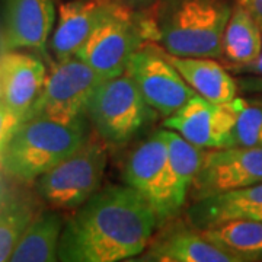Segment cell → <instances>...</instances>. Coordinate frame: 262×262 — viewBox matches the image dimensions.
I'll return each mask as SVG.
<instances>
[{
    "label": "cell",
    "instance_id": "cell-17",
    "mask_svg": "<svg viewBox=\"0 0 262 262\" xmlns=\"http://www.w3.org/2000/svg\"><path fill=\"white\" fill-rule=\"evenodd\" d=\"M169 61L178 70L196 95L211 102H229L237 96V82L229 69L210 57H178L166 53Z\"/></svg>",
    "mask_w": 262,
    "mask_h": 262
},
{
    "label": "cell",
    "instance_id": "cell-8",
    "mask_svg": "<svg viewBox=\"0 0 262 262\" xmlns=\"http://www.w3.org/2000/svg\"><path fill=\"white\" fill-rule=\"evenodd\" d=\"M102 80L77 56L54 61L28 117L39 115L60 122L75 121L86 115L91 96Z\"/></svg>",
    "mask_w": 262,
    "mask_h": 262
},
{
    "label": "cell",
    "instance_id": "cell-13",
    "mask_svg": "<svg viewBox=\"0 0 262 262\" xmlns=\"http://www.w3.org/2000/svg\"><path fill=\"white\" fill-rule=\"evenodd\" d=\"M47 69L39 57L16 50L0 54V99L24 121L37 102Z\"/></svg>",
    "mask_w": 262,
    "mask_h": 262
},
{
    "label": "cell",
    "instance_id": "cell-5",
    "mask_svg": "<svg viewBox=\"0 0 262 262\" xmlns=\"http://www.w3.org/2000/svg\"><path fill=\"white\" fill-rule=\"evenodd\" d=\"M155 20L133 13L121 2H114L106 15L76 56L105 79L127 73L133 54L155 38Z\"/></svg>",
    "mask_w": 262,
    "mask_h": 262
},
{
    "label": "cell",
    "instance_id": "cell-28",
    "mask_svg": "<svg viewBox=\"0 0 262 262\" xmlns=\"http://www.w3.org/2000/svg\"><path fill=\"white\" fill-rule=\"evenodd\" d=\"M120 2L127 5L131 9H140V8H146V6L151 5L155 0H120Z\"/></svg>",
    "mask_w": 262,
    "mask_h": 262
},
{
    "label": "cell",
    "instance_id": "cell-12",
    "mask_svg": "<svg viewBox=\"0 0 262 262\" xmlns=\"http://www.w3.org/2000/svg\"><path fill=\"white\" fill-rule=\"evenodd\" d=\"M54 19L53 0H6L0 27V50L44 51Z\"/></svg>",
    "mask_w": 262,
    "mask_h": 262
},
{
    "label": "cell",
    "instance_id": "cell-24",
    "mask_svg": "<svg viewBox=\"0 0 262 262\" xmlns=\"http://www.w3.org/2000/svg\"><path fill=\"white\" fill-rule=\"evenodd\" d=\"M19 122L20 120L0 99V158Z\"/></svg>",
    "mask_w": 262,
    "mask_h": 262
},
{
    "label": "cell",
    "instance_id": "cell-27",
    "mask_svg": "<svg viewBox=\"0 0 262 262\" xmlns=\"http://www.w3.org/2000/svg\"><path fill=\"white\" fill-rule=\"evenodd\" d=\"M237 84L241 86V89L245 92H252V94H262V77H255V76H249L246 79L239 80Z\"/></svg>",
    "mask_w": 262,
    "mask_h": 262
},
{
    "label": "cell",
    "instance_id": "cell-10",
    "mask_svg": "<svg viewBox=\"0 0 262 262\" xmlns=\"http://www.w3.org/2000/svg\"><path fill=\"white\" fill-rule=\"evenodd\" d=\"M127 73L147 103L162 117L177 113L196 95L169 61L166 53L151 44H144L133 54Z\"/></svg>",
    "mask_w": 262,
    "mask_h": 262
},
{
    "label": "cell",
    "instance_id": "cell-15",
    "mask_svg": "<svg viewBox=\"0 0 262 262\" xmlns=\"http://www.w3.org/2000/svg\"><path fill=\"white\" fill-rule=\"evenodd\" d=\"M191 226V225H189ZM137 261L143 262H236L230 253L207 241L194 226H172L155 241Z\"/></svg>",
    "mask_w": 262,
    "mask_h": 262
},
{
    "label": "cell",
    "instance_id": "cell-25",
    "mask_svg": "<svg viewBox=\"0 0 262 262\" xmlns=\"http://www.w3.org/2000/svg\"><path fill=\"white\" fill-rule=\"evenodd\" d=\"M229 70H232L236 75L255 76V77H262V48L259 56L253 60L252 63L244 66H226Z\"/></svg>",
    "mask_w": 262,
    "mask_h": 262
},
{
    "label": "cell",
    "instance_id": "cell-23",
    "mask_svg": "<svg viewBox=\"0 0 262 262\" xmlns=\"http://www.w3.org/2000/svg\"><path fill=\"white\" fill-rule=\"evenodd\" d=\"M232 146L262 147V101L245 99L234 125Z\"/></svg>",
    "mask_w": 262,
    "mask_h": 262
},
{
    "label": "cell",
    "instance_id": "cell-22",
    "mask_svg": "<svg viewBox=\"0 0 262 262\" xmlns=\"http://www.w3.org/2000/svg\"><path fill=\"white\" fill-rule=\"evenodd\" d=\"M38 213L34 200L16 194L0 208V262L9 261L19 239Z\"/></svg>",
    "mask_w": 262,
    "mask_h": 262
},
{
    "label": "cell",
    "instance_id": "cell-14",
    "mask_svg": "<svg viewBox=\"0 0 262 262\" xmlns=\"http://www.w3.org/2000/svg\"><path fill=\"white\" fill-rule=\"evenodd\" d=\"M111 5L113 0H69L58 5V20L50 41L56 61L77 54Z\"/></svg>",
    "mask_w": 262,
    "mask_h": 262
},
{
    "label": "cell",
    "instance_id": "cell-21",
    "mask_svg": "<svg viewBox=\"0 0 262 262\" xmlns=\"http://www.w3.org/2000/svg\"><path fill=\"white\" fill-rule=\"evenodd\" d=\"M166 130L169 147V163L177 184V196L181 207L185 206L187 196L191 191L192 182L206 155V149H201L195 144L189 143L181 134L175 131Z\"/></svg>",
    "mask_w": 262,
    "mask_h": 262
},
{
    "label": "cell",
    "instance_id": "cell-18",
    "mask_svg": "<svg viewBox=\"0 0 262 262\" xmlns=\"http://www.w3.org/2000/svg\"><path fill=\"white\" fill-rule=\"evenodd\" d=\"M60 213L53 210L39 211L29 223L10 255L12 262L58 261L60 239L64 229Z\"/></svg>",
    "mask_w": 262,
    "mask_h": 262
},
{
    "label": "cell",
    "instance_id": "cell-9",
    "mask_svg": "<svg viewBox=\"0 0 262 262\" xmlns=\"http://www.w3.org/2000/svg\"><path fill=\"white\" fill-rule=\"evenodd\" d=\"M244 98L229 102H211L195 95L177 113L163 121V128L181 134L201 149H222L232 146V137Z\"/></svg>",
    "mask_w": 262,
    "mask_h": 262
},
{
    "label": "cell",
    "instance_id": "cell-6",
    "mask_svg": "<svg viewBox=\"0 0 262 262\" xmlns=\"http://www.w3.org/2000/svg\"><path fill=\"white\" fill-rule=\"evenodd\" d=\"M108 165L106 144L89 140L37 178L38 196L54 210H77L101 189Z\"/></svg>",
    "mask_w": 262,
    "mask_h": 262
},
{
    "label": "cell",
    "instance_id": "cell-26",
    "mask_svg": "<svg viewBox=\"0 0 262 262\" xmlns=\"http://www.w3.org/2000/svg\"><path fill=\"white\" fill-rule=\"evenodd\" d=\"M234 3L241 5L245 10H248L262 29V0H234Z\"/></svg>",
    "mask_w": 262,
    "mask_h": 262
},
{
    "label": "cell",
    "instance_id": "cell-11",
    "mask_svg": "<svg viewBox=\"0 0 262 262\" xmlns=\"http://www.w3.org/2000/svg\"><path fill=\"white\" fill-rule=\"evenodd\" d=\"M262 182V147L230 146L206 150L191 187L194 201Z\"/></svg>",
    "mask_w": 262,
    "mask_h": 262
},
{
    "label": "cell",
    "instance_id": "cell-3",
    "mask_svg": "<svg viewBox=\"0 0 262 262\" xmlns=\"http://www.w3.org/2000/svg\"><path fill=\"white\" fill-rule=\"evenodd\" d=\"M232 10L227 0H168L155 20V39L170 56L222 58Z\"/></svg>",
    "mask_w": 262,
    "mask_h": 262
},
{
    "label": "cell",
    "instance_id": "cell-20",
    "mask_svg": "<svg viewBox=\"0 0 262 262\" xmlns=\"http://www.w3.org/2000/svg\"><path fill=\"white\" fill-rule=\"evenodd\" d=\"M262 48V29L248 10L234 3L223 37V54L227 66L252 63Z\"/></svg>",
    "mask_w": 262,
    "mask_h": 262
},
{
    "label": "cell",
    "instance_id": "cell-4",
    "mask_svg": "<svg viewBox=\"0 0 262 262\" xmlns=\"http://www.w3.org/2000/svg\"><path fill=\"white\" fill-rule=\"evenodd\" d=\"M156 115L128 73L102 80L86 108L96 134L111 147L128 144Z\"/></svg>",
    "mask_w": 262,
    "mask_h": 262
},
{
    "label": "cell",
    "instance_id": "cell-7",
    "mask_svg": "<svg viewBox=\"0 0 262 262\" xmlns=\"http://www.w3.org/2000/svg\"><path fill=\"white\" fill-rule=\"evenodd\" d=\"M122 179L149 203L158 225L173 219L181 211L177 184L169 163L166 130H158L136 146L122 169Z\"/></svg>",
    "mask_w": 262,
    "mask_h": 262
},
{
    "label": "cell",
    "instance_id": "cell-19",
    "mask_svg": "<svg viewBox=\"0 0 262 262\" xmlns=\"http://www.w3.org/2000/svg\"><path fill=\"white\" fill-rule=\"evenodd\" d=\"M217 248L230 253L236 262L262 259V220L233 219L200 229Z\"/></svg>",
    "mask_w": 262,
    "mask_h": 262
},
{
    "label": "cell",
    "instance_id": "cell-16",
    "mask_svg": "<svg viewBox=\"0 0 262 262\" xmlns=\"http://www.w3.org/2000/svg\"><path fill=\"white\" fill-rule=\"evenodd\" d=\"M188 223L204 229L225 220H262V182L195 200L187 211Z\"/></svg>",
    "mask_w": 262,
    "mask_h": 262
},
{
    "label": "cell",
    "instance_id": "cell-29",
    "mask_svg": "<svg viewBox=\"0 0 262 262\" xmlns=\"http://www.w3.org/2000/svg\"><path fill=\"white\" fill-rule=\"evenodd\" d=\"M12 195H13V194H12L9 189L6 188L5 182H3L2 178H0V208L5 206V203H6Z\"/></svg>",
    "mask_w": 262,
    "mask_h": 262
},
{
    "label": "cell",
    "instance_id": "cell-1",
    "mask_svg": "<svg viewBox=\"0 0 262 262\" xmlns=\"http://www.w3.org/2000/svg\"><path fill=\"white\" fill-rule=\"evenodd\" d=\"M158 217L146 198L125 185H108L66 222L58 261L117 262L136 259L149 246Z\"/></svg>",
    "mask_w": 262,
    "mask_h": 262
},
{
    "label": "cell",
    "instance_id": "cell-2",
    "mask_svg": "<svg viewBox=\"0 0 262 262\" xmlns=\"http://www.w3.org/2000/svg\"><path fill=\"white\" fill-rule=\"evenodd\" d=\"M89 139L86 115L70 122L39 115L28 117L10 136L0 158V168L15 181L34 182Z\"/></svg>",
    "mask_w": 262,
    "mask_h": 262
}]
</instances>
